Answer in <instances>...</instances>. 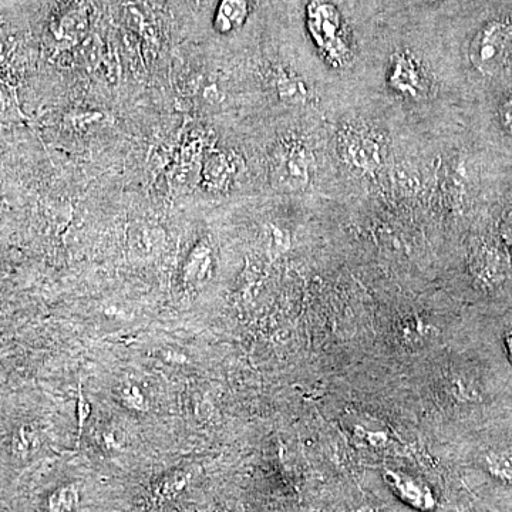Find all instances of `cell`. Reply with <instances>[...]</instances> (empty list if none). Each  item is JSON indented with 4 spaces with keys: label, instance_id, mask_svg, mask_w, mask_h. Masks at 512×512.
I'll list each match as a JSON object with an SVG mask.
<instances>
[{
    "label": "cell",
    "instance_id": "obj_3",
    "mask_svg": "<svg viewBox=\"0 0 512 512\" xmlns=\"http://www.w3.org/2000/svg\"><path fill=\"white\" fill-rule=\"evenodd\" d=\"M272 177L279 188L302 191L311 183V158L299 143L284 144L276 151Z\"/></svg>",
    "mask_w": 512,
    "mask_h": 512
},
{
    "label": "cell",
    "instance_id": "obj_13",
    "mask_svg": "<svg viewBox=\"0 0 512 512\" xmlns=\"http://www.w3.org/2000/svg\"><path fill=\"white\" fill-rule=\"evenodd\" d=\"M505 350H507L508 359L512 365V330L505 335Z\"/></svg>",
    "mask_w": 512,
    "mask_h": 512
},
{
    "label": "cell",
    "instance_id": "obj_7",
    "mask_svg": "<svg viewBox=\"0 0 512 512\" xmlns=\"http://www.w3.org/2000/svg\"><path fill=\"white\" fill-rule=\"evenodd\" d=\"M252 0H221L215 13V29L224 35L242 28L251 13Z\"/></svg>",
    "mask_w": 512,
    "mask_h": 512
},
{
    "label": "cell",
    "instance_id": "obj_14",
    "mask_svg": "<svg viewBox=\"0 0 512 512\" xmlns=\"http://www.w3.org/2000/svg\"><path fill=\"white\" fill-rule=\"evenodd\" d=\"M504 234L507 241L512 245V212L507 222H505Z\"/></svg>",
    "mask_w": 512,
    "mask_h": 512
},
{
    "label": "cell",
    "instance_id": "obj_8",
    "mask_svg": "<svg viewBox=\"0 0 512 512\" xmlns=\"http://www.w3.org/2000/svg\"><path fill=\"white\" fill-rule=\"evenodd\" d=\"M485 468L497 480L512 483V453L493 451L485 456Z\"/></svg>",
    "mask_w": 512,
    "mask_h": 512
},
{
    "label": "cell",
    "instance_id": "obj_11",
    "mask_svg": "<svg viewBox=\"0 0 512 512\" xmlns=\"http://www.w3.org/2000/svg\"><path fill=\"white\" fill-rule=\"evenodd\" d=\"M185 484H187V477L184 474H175V476L164 478L154 490L156 500H160V503L161 501L171 500L174 495L183 490Z\"/></svg>",
    "mask_w": 512,
    "mask_h": 512
},
{
    "label": "cell",
    "instance_id": "obj_10",
    "mask_svg": "<svg viewBox=\"0 0 512 512\" xmlns=\"http://www.w3.org/2000/svg\"><path fill=\"white\" fill-rule=\"evenodd\" d=\"M278 89L284 99L291 100L293 103H303L308 100V87L298 77L282 74Z\"/></svg>",
    "mask_w": 512,
    "mask_h": 512
},
{
    "label": "cell",
    "instance_id": "obj_5",
    "mask_svg": "<svg viewBox=\"0 0 512 512\" xmlns=\"http://www.w3.org/2000/svg\"><path fill=\"white\" fill-rule=\"evenodd\" d=\"M339 150L343 161L360 173H375L382 164V144L365 128H348L340 136Z\"/></svg>",
    "mask_w": 512,
    "mask_h": 512
},
{
    "label": "cell",
    "instance_id": "obj_1",
    "mask_svg": "<svg viewBox=\"0 0 512 512\" xmlns=\"http://www.w3.org/2000/svg\"><path fill=\"white\" fill-rule=\"evenodd\" d=\"M306 28L323 59L342 69L352 59L339 9L328 0H311L306 6Z\"/></svg>",
    "mask_w": 512,
    "mask_h": 512
},
{
    "label": "cell",
    "instance_id": "obj_12",
    "mask_svg": "<svg viewBox=\"0 0 512 512\" xmlns=\"http://www.w3.org/2000/svg\"><path fill=\"white\" fill-rule=\"evenodd\" d=\"M77 409H79L80 439V436H82L84 421H86L87 417H89L90 413H92V407H90V404L86 402V399H84L82 389H79V407H77Z\"/></svg>",
    "mask_w": 512,
    "mask_h": 512
},
{
    "label": "cell",
    "instance_id": "obj_9",
    "mask_svg": "<svg viewBox=\"0 0 512 512\" xmlns=\"http://www.w3.org/2000/svg\"><path fill=\"white\" fill-rule=\"evenodd\" d=\"M79 505V491L74 485L57 488L47 501L49 512H74Z\"/></svg>",
    "mask_w": 512,
    "mask_h": 512
},
{
    "label": "cell",
    "instance_id": "obj_6",
    "mask_svg": "<svg viewBox=\"0 0 512 512\" xmlns=\"http://www.w3.org/2000/svg\"><path fill=\"white\" fill-rule=\"evenodd\" d=\"M383 477L390 490L402 503L423 512L433 511L436 508V495L420 478L396 470L384 471Z\"/></svg>",
    "mask_w": 512,
    "mask_h": 512
},
{
    "label": "cell",
    "instance_id": "obj_4",
    "mask_svg": "<svg viewBox=\"0 0 512 512\" xmlns=\"http://www.w3.org/2000/svg\"><path fill=\"white\" fill-rule=\"evenodd\" d=\"M387 86L409 100H420L429 92V77L417 57L410 52H397L390 60Z\"/></svg>",
    "mask_w": 512,
    "mask_h": 512
},
{
    "label": "cell",
    "instance_id": "obj_2",
    "mask_svg": "<svg viewBox=\"0 0 512 512\" xmlns=\"http://www.w3.org/2000/svg\"><path fill=\"white\" fill-rule=\"evenodd\" d=\"M512 45V25L503 20L487 23L471 40L468 59L483 76H493L503 67Z\"/></svg>",
    "mask_w": 512,
    "mask_h": 512
}]
</instances>
